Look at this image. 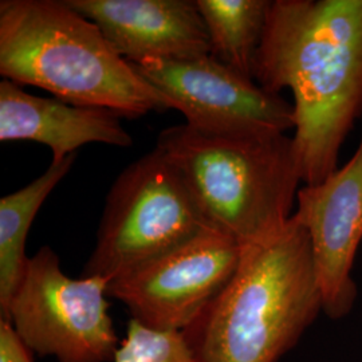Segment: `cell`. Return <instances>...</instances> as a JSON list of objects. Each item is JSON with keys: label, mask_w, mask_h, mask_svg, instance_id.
<instances>
[{"label": "cell", "mask_w": 362, "mask_h": 362, "mask_svg": "<svg viewBox=\"0 0 362 362\" xmlns=\"http://www.w3.org/2000/svg\"><path fill=\"white\" fill-rule=\"evenodd\" d=\"M254 81L293 93L302 181L325 180L362 118V0H272Z\"/></svg>", "instance_id": "6da1fadb"}, {"label": "cell", "mask_w": 362, "mask_h": 362, "mask_svg": "<svg viewBox=\"0 0 362 362\" xmlns=\"http://www.w3.org/2000/svg\"><path fill=\"white\" fill-rule=\"evenodd\" d=\"M113 362H196L181 332H156L130 320Z\"/></svg>", "instance_id": "5bb4252c"}, {"label": "cell", "mask_w": 362, "mask_h": 362, "mask_svg": "<svg viewBox=\"0 0 362 362\" xmlns=\"http://www.w3.org/2000/svg\"><path fill=\"white\" fill-rule=\"evenodd\" d=\"M208 226L240 246L278 236L293 218L302 181L293 137L223 136L181 124L157 137Z\"/></svg>", "instance_id": "277c9868"}, {"label": "cell", "mask_w": 362, "mask_h": 362, "mask_svg": "<svg viewBox=\"0 0 362 362\" xmlns=\"http://www.w3.org/2000/svg\"><path fill=\"white\" fill-rule=\"evenodd\" d=\"M109 281L67 276L52 247L28 257L7 321L27 349L58 362L115 361L121 342L109 315Z\"/></svg>", "instance_id": "8992f818"}, {"label": "cell", "mask_w": 362, "mask_h": 362, "mask_svg": "<svg viewBox=\"0 0 362 362\" xmlns=\"http://www.w3.org/2000/svg\"><path fill=\"white\" fill-rule=\"evenodd\" d=\"M115 112L69 104L26 93L8 79L0 82V141H35L52 149V160L76 155L91 143L129 148L133 139Z\"/></svg>", "instance_id": "8fae6325"}, {"label": "cell", "mask_w": 362, "mask_h": 362, "mask_svg": "<svg viewBox=\"0 0 362 362\" xmlns=\"http://www.w3.org/2000/svg\"><path fill=\"white\" fill-rule=\"evenodd\" d=\"M208 228L179 170L155 148L113 182L83 276L110 282Z\"/></svg>", "instance_id": "5b68a950"}, {"label": "cell", "mask_w": 362, "mask_h": 362, "mask_svg": "<svg viewBox=\"0 0 362 362\" xmlns=\"http://www.w3.org/2000/svg\"><path fill=\"white\" fill-rule=\"evenodd\" d=\"M242 248L231 236L208 228L112 279L107 297L122 302L132 320L148 329L184 333L228 285Z\"/></svg>", "instance_id": "52a82bcc"}, {"label": "cell", "mask_w": 362, "mask_h": 362, "mask_svg": "<svg viewBox=\"0 0 362 362\" xmlns=\"http://www.w3.org/2000/svg\"><path fill=\"white\" fill-rule=\"evenodd\" d=\"M76 155L52 160L50 167L28 185L0 199V320L8 309L26 260L27 235L39 208L73 168Z\"/></svg>", "instance_id": "7c38bea8"}, {"label": "cell", "mask_w": 362, "mask_h": 362, "mask_svg": "<svg viewBox=\"0 0 362 362\" xmlns=\"http://www.w3.org/2000/svg\"><path fill=\"white\" fill-rule=\"evenodd\" d=\"M130 64L211 54L196 0H65Z\"/></svg>", "instance_id": "30bf717a"}, {"label": "cell", "mask_w": 362, "mask_h": 362, "mask_svg": "<svg viewBox=\"0 0 362 362\" xmlns=\"http://www.w3.org/2000/svg\"><path fill=\"white\" fill-rule=\"evenodd\" d=\"M0 74L69 104L137 118L164 97L65 0L0 1Z\"/></svg>", "instance_id": "3957f363"}, {"label": "cell", "mask_w": 362, "mask_h": 362, "mask_svg": "<svg viewBox=\"0 0 362 362\" xmlns=\"http://www.w3.org/2000/svg\"><path fill=\"white\" fill-rule=\"evenodd\" d=\"M207 28L211 55L254 79V66L272 0H196Z\"/></svg>", "instance_id": "4fadbf2b"}, {"label": "cell", "mask_w": 362, "mask_h": 362, "mask_svg": "<svg viewBox=\"0 0 362 362\" xmlns=\"http://www.w3.org/2000/svg\"><path fill=\"white\" fill-rule=\"evenodd\" d=\"M0 362H33L31 351L22 344L13 326L0 320Z\"/></svg>", "instance_id": "9a60e30c"}, {"label": "cell", "mask_w": 362, "mask_h": 362, "mask_svg": "<svg viewBox=\"0 0 362 362\" xmlns=\"http://www.w3.org/2000/svg\"><path fill=\"white\" fill-rule=\"evenodd\" d=\"M324 311L310 238L294 219L243 246L228 285L184 332L196 362H278Z\"/></svg>", "instance_id": "7a4b0ae2"}, {"label": "cell", "mask_w": 362, "mask_h": 362, "mask_svg": "<svg viewBox=\"0 0 362 362\" xmlns=\"http://www.w3.org/2000/svg\"><path fill=\"white\" fill-rule=\"evenodd\" d=\"M293 216L310 238L324 313L342 320L357 298L353 266L362 242V134L342 167L318 184L300 187Z\"/></svg>", "instance_id": "9c48e42d"}, {"label": "cell", "mask_w": 362, "mask_h": 362, "mask_svg": "<svg viewBox=\"0 0 362 362\" xmlns=\"http://www.w3.org/2000/svg\"><path fill=\"white\" fill-rule=\"evenodd\" d=\"M185 124L223 136H264L294 129V106L281 94L221 64L211 54L132 64Z\"/></svg>", "instance_id": "ba28073f"}]
</instances>
